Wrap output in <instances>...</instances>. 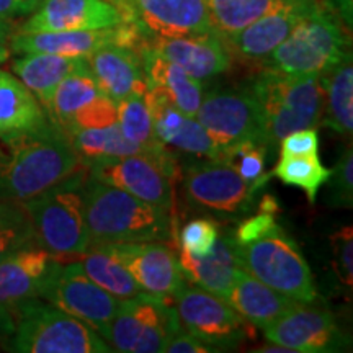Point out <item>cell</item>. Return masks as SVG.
<instances>
[{
	"label": "cell",
	"mask_w": 353,
	"mask_h": 353,
	"mask_svg": "<svg viewBox=\"0 0 353 353\" xmlns=\"http://www.w3.org/2000/svg\"><path fill=\"white\" fill-rule=\"evenodd\" d=\"M131 273L145 294L174 303L183 290L185 276L174 247L165 242H123L99 245Z\"/></svg>",
	"instance_id": "cell-16"
},
{
	"label": "cell",
	"mask_w": 353,
	"mask_h": 353,
	"mask_svg": "<svg viewBox=\"0 0 353 353\" xmlns=\"http://www.w3.org/2000/svg\"><path fill=\"white\" fill-rule=\"evenodd\" d=\"M85 57H68L46 52H25L12 63L13 76L23 82L46 112L57 85L77 68Z\"/></svg>",
	"instance_id": "cell-27"
},
{
	"label": "cell",
	"mask_w": 353,
	"mask_h": 353,
	"mask_svg": "<svg viewBox=\"0 0 353 353\" xmlns=\"http://www.w3.org/2000/svg\"><path fill=\"white\" fill-rule=\"evenodd\" d=\"M103 92L100 90L94 74L83 59L56 88L46 114L56 125L64 128L83 107Z\"/></svg>",
	"instance_id": "cell-31"
},
{
	"label": "cell",
	"mask_w": 353,
	"mask_h": 353,
	"mask_svg": "<svg viewBox=\"0 0 353 353\" xmlns=\"http://www.w3.org/2000/svg\"><path fill=\"white\" fill-rule=\"evenodd\" d=\"M39 298L85 322L101 334L120 311L123 301L95 285L82 270L81 262L63 263L56 260L44 281Z\"/></svg>",
	"instance_id": "cell-10"
},
{
	"label": "cell",
	"mask_w": 353,
	"mask_h": 353,
	"mask_svg": "<svg viewBox=\"0 0 353 353\" xmlns=\"http://www.w3.org/2000/svg\"><path fill=\"white\" fill-rule=\"evenodd\" d=\"M278 145L280 156H314L319 154V136L316 128H304L286 134Z\"/></svg>",
	"instance_id": "cell-43"
},
{
	"label": "cell",
	"mask_w": 353,
	"mask_h": 353,
	"mask_svg": "<svg viewBox=\"0 0 353 353\" xmlns=\"http://www.w3.org/2000/svg\"><path fill=\"white\" fill-rule=\"evenodd\" d=\"M234 250L242 270L272 290L296 303L311 304L317 299L309 263L296 241L278 224L249 244H236L234 241Z\"/></svg>",
	"instance_id": "cell-7"
},
{
	"label": "cell",
	"mask_w": 353,
	"mask_h": 353,
	"mask_svg": "<svg viewBox=\"0 0 353 353\" xmlns=\"http://www.w3.org/2000/svg\"><path fill=\"white\" fill-rule=\"evenodd\" d=\"M144 34L134 25L125 23L113 28L81 30V32H50V33H21L10 38V50L17 54L25 52H46L68 57H87L101 46L117 43L139 50Z\"/></svg>",
	"instance_id": "cell-17"
},
{
	"label": "cell",
	"mask_w": 353,
	"mask_h": 353,
	"mask_svg": "<svg viewBox=\"0 0 353 353\" xmlns=\"http://www.w3.org/2000/svg\"><path fill=\"white\" fill-rule=\"evenodd\" d=\"M79 262L85 275L95 285L121 301L136 299L145 294L131 273L103 247H90Z\"/></svg>",
	"instance_id": "cell-32"
},
{
	"label": "cell",
	"mask_w": 353,
	"mask_h": 353,
	"mask_svg": "<svg viewBox=\"0 0 353 353\" xmlns=\"http://www.w3.org/2000/svg\"><path fill=\"white\" fill-rule=\"evenodd\" d=\"M56 259L39 245L19 250L0 263V303L17 304L28 298H39L44 281Z\"/></svg>",
	"instance_id": "cell-24"
},
{
	"label": "cell",
	"mask_w": 353,
	"mask_h": 353,
	"mask_svg": "<svg viewBox=\"0 0 353 353\" xmlns=\"http://www.w3.org/2000/svg\"><path fill=\"white\" fill-rule=\"evenodd\" d=\"M15 314L8 350L20 353H110L113 352L85 322L51 303L28 298L12 304Z\"/></svg>",
	"instance_id": "cell-6"
},
{
	"label": "cell",
	"mask_w": 353,
	"mask_h": 353,
	"mask_svg": "<svg viewBox=\"0 0 353 353\" xmlns=\"http://www.w3.org/2000/svg\"><path fill=\"white\" fill-rule=\"evenodd\" d=\"M280 182L298 187L311 205H314L319 190L327 183L332 169L321 162L319 154L314 156H280V161L272 172Z\"/></svg>",
	"instance_id": "cell-35"
},
{
	"label": "cell",
	"mask_w": 353,
	"mask_h": 353,
	"mask_svg": "<svg viewBox=\"0 0 353 353\" xmlns=\"http://www.w3.org/2000/svg\"><path fill=\"white\" fill-rule=\"evenodd\" d=\"M278 213H280V205H278L276 198L268 195V193L263 195L259 203L257 213L245 218L232 232L236 244H249V242H254L265 236L270 229L276 226Z\"/></svg>",
	"instance_id": "cell-38"
},
{
	"label": "cell",
	"mask_w": 353,
	"mask_h": 353,
	"mask_svg": "<svg viewBox=\"0 0 353 353\" xmlns=\"http://www.w3.org/2000/svg\"><path fill=\"white\" fill-rule=\"evenodd\" d=\"M348 51L352 50L347 26L327 2L319 0L260 65L290 76H321Z\"/></svg>",
	"instance_id": "cell-5"
},
{
	"label": "cell",
	"mask_w": 353,
	"mask_h": 353,
	"mask_svg": "<svg viewBox=\"0 0 353 353\" xmlns=\"http://www.w3.org/2000/svg\"><path fill=\"white\" fill-rule=\"evenodd\" d=\"M247 88L260 107L265 144L270 152L290 132L319 126L325 105L319 74L290 76L262 68Z\"/></svg>",
	"instance_id": "cell-3"
},
{
	"label": "cell",
	"mask_w": 353,
	"mask_h": 353,
	"mask_svg": "<svg viewBox=\"0 0 353 353\" xmlns=\"http://www.w3.org/2000/svg\"><path fill=\"white\" fill-rule=\"evenodd\" d=\"M270 154V149L263 143L247 139L219 149L216 161H221L223 164L231 167L249 185L250 190L257 193L270 179L265 172L267 157Z\"/></svg>",
	"instance_id": "cell-36"
},
{
	"label": "cell",
	"mask_w": 353,
	"mask_h": 353,
	"mask_svg": "<svg viewBox=\"0 0 353 353\" xmlns=\"http://www.w3.org/2000/svg\"><path fill=\"white\" fill-rule=\"evenodd\" d=\"M174 304L182 327L213 352L236 350L255 337L252 324L237 314L223 298L198 286L188 288L185 285Z\"/></svg>",
	"instance_id": "cell-9"
},
{
	"label": "cell",
	"mask_w": 353,
	"mask_h": 353,
	"mask_svg": "<svg viewBox=\"0 0 353 353\" xmlns=\"http://www.w3.org/2000/svg\"><path fill=\"white\" fill-rule=\"evenodd\" d=\"M30 245H38L30 221L15 226L0 228V263Z\"/></svg>",
	"instance_id": "cell-42"
},
{
	"label": "cell",
	"mask_w": 353,
	"mask_h": 353,
	"mask_svg": "<svg viewBox=\"0 0 353 353\" xmlns=\"http://www.w3.org/2000/svg\"><path fill=\"white\" fill-rule=\"evenodd\" d=\"M265 339L293 353H332L350 350V341L325 307L298 303L262 329Z\"/></svg>",
	"instance_id": "cell-15"
},
{
	"label": "cell",
	"mask_w": 353,
	"mask_h": 353,
	"mask_svg": "<svg viewBox=\"0 0 353 353\" xmlns=\"http://www.w3.org/2000/svg\"><path fill=\"white\" fill-rule=\"evenodd\" d=\"M15 332V314L13 307L0 303V347L7 348L12 335Z\"/></svg>",
	"instance_id": "cell-47"
},
{
	"label": "cell",
	"mask_w": 353,
	"mask_h": 353,
	"mask_svg": "<svg viewBox=\"0 0 353 353\" xmlns=\"http://www.w3.org/2000/svg\"><path fill=\"white\" fill-rule=\"evenodd\" d=\"M332 267L343 286H353V228L343 226L330 236Z\"/></svg>",
	"instance_id": "cell-41"
},
{
	"label": "cell",
	"mask_w": 353,
	"mask_h": 353,
	"mask_svg": "<svg viewBox=\"0 0 353 353\" xmlns=\"http://www.w3.org/2000/svg\"><path fill=\"white\" fill-rule=\"evenodd\" d=\"M179 263L185 280L224 299L236 280L237 272L241 270L234 250V234L228 228L221 226L219 237L210 254L192 257L180 250Z\"/></svg>",
	"instance_id": "cell-23"
},
{
	"label": "cell",
	"mask_w": 353,
	"mask_h": 353,
	"mask_svg": "<svg viewBox=\"0 0 353 353\" xmlns=\"http://www.w3.org/2000/svg\"><path fill=\"white\" fill-rule=\"evenodd\" d=\"M144 97L152 118L154 132L162 144L187 156L218 159L219 149L211 141L205 128L196 118L180 112L164 88L148 87Z\"/></svg>",
	"instance_id": "cell-20"
},
{
	"label": "cell",
	"mask_w": 353,
	"mask_h": 353,
	"mask_svg": "<svg viewBox=\"0 0 353 353\" xmlns=\"http://www.w3.org/2000/svg\"><path fill=\"white\" fill-rule=\"evenodd\" d=\"M221 232V224L214 218H195L190 219L180 229L179 242L180 250L192 255V257H203L210 254L218 241Z\"/></svg>",
	"instance_id": "cell-37"
},
{
	"label": "cell",
	"mask_w": 353,
	"mask_h": 353,
	"mask_svg": "<svg viewBox=\"0 0 353 353\" xmlns=\"http://www.w3.org/2000/svg\"><path fill=\"white\" fill-rule=\"evenodd\" d=\"M0 200H3V198H2V196H0Z\"/></svg>",
	"instance_id": "cell-52"
},
{
	"label": "cell",
	"mask_w": 353,
	"mask_h": 353,
	"mask_svg": "<svg viewBox=\"0 0 353 353\" xmlns=\"http://www.w3.org/2000/svg\"><path fill=\"white\" fill-rule=\"evenodd\" d=\"M87 167L63 128L46 118L30 130L0 134V196L23 203Z\"/></svg>",
	"instance_id": "cell-1"
},
{
	"label": "cell",
	"mask_w": 353,
	"mask_h": 353,
	"mask_svg": "<svg viewBox=\"0 0 353 353\" xmlns=\"http://www.w3.org/2000/svg\"><path fill=\"white\" fill-rule=\"evenodd\" d=\"M90 247L172 239L169 211L87 175L82 188Z\"/></svg>",
	"instance_id": "cell-2"
},
{
	"label": "cell",
	"mask_w": 353,
	"mask_h": 353,
	"mask_svg": "<svg viewBox=\"0 0 353 353\" xmlns=\"http://www.w3.org/2000/svg\"><path fill=\"white\" fill-rule=\"evenodd\" d=\"M319 0H285L241 32L224 39L229 54L254 64H262L278 44L293 32L294 26L314 8Z\"/></svg>",
	"instance_id": "cell-18"
},
{
	"label": "cell",
	"mask_w": 353,
	"mask_h": 353,
	"mask_svg": "<svg viewBox=\"0 0 353 353\" xmlns=\"http://www.w3.org/2000/svg\"><path fill=\"white\" fill-rule=\"evenodd\" d=\"M87 175L85 169L41 195L20 203L37 244L59 262L82 257L90 249L82 196Z\"/></svg>",
	"instance_id": "cell-4"
},
{
	"label": "cell",
	"mask_w": 353,
	"mask_h": 353,
	"mask_svg": "<svg viewBox=\"0 0 353 353\" xmlns=\"http://www.w3.org/2000/svg\"><path fill=\"white\" fill-rule=\"evenodd\" d=\"M329 6L334 8V12L341 17L343 25L352 30L353 25V0H329Z\"/></svg>",
	"instance_id": "cell-49"
},
{
	"label": "cell",
	"mask_w": 353,
	"mask_h": 353,
	"mask_svg": "<svg viewBox=\"0 0 353 353\" xmlns=\"http://www.w3.org/2000/svg\"><path fill=\"white\" fill-rule=\"evenodd\" d=\"M68 136L74 151L77 152V156L81 157L85 167H88V164L97 161V159L144 154L143 149L130 143L123 136L118 123L105 128H83V130L72 131Z\"/></svg>",
	"instance_id": "cell-33"
},
{
	"label": "cell",
	"mask_w": 353,
	"mask_h": 353,
	"mask_svg": "<svg viewBox=\"0 0 353 353\" xmlns=\"http://www.w3.org/2000/svg\"><path fill=\"white\" fill-rule=\"evenodd\" d=\"M48 114L32 92L13 74L0 69V134L34 128Z\"/></svg>",
	"instance_id": "cell-30"
},
{
	"label": "cell",
	"mask_w": 353,
	"mask_h": 353,
	"mask_svg": "<svg viewBox=\"0 0 353 353\" xmlns=\"http://www.w3.org/2000/svg\"><path fill=\"white\" fill-rule=\"evenodd\" d=\"M254 352L257 353H293L290 348H286L283 345H278V343H272V345H265L262 348H255Z\"/></svg>",
	"instance_id": "cell-50"
},
{
	"label": "cell",
	"mask_w": 353,
	"mask_h": 353,
	"mask_svg": "<svg viewBox=\"0 0 353 353\" xmlns=\"http://www.w3.org/2000/svg\"><path fill=\"white\" fill-rule=\"evenodd\" d=\"M121 23H125L121 12L108 0H39L17 32H81L113 28Z\"/></svg>",
	"instance_id": "cell-19"
},
{
	"label": "cell",
	"mask_w": 353,
	"mask_h": 353,
	"mask_svg": "<svg viewBox=\"0 0 353 353\" xmlns=\"http://www.w3.org/2000/svg\"><path fill=\"white\" fill-rule=\"evenodd\" d=\"M28 223L23 206L17 201L0 200V228Z\"/></svg>",
	"instance_id": "cell-45"
},
{
	"label": "cell",
	"mask_w": 353,
	"mask_h": 353,
	"mask_svg": "<svg viewBox=\"0 0 353 353\" xmlns=\"http://www.w3.org/2000/svg\"><path fill=\"white\" fill-rule=\"evenodd\" d=\"M325 92L324 125L337 134L352 138L353 131V64L352 51L327 72L321 74Z\"/></svg>",
	"instance_id": "cell-29"
},
{
	"label": "cell",
	"mask_w": 353,
	"mask_h": 353,
	"mask_svg": "<svg viewBox=\"0 0 353 353\" xmlns=\"http://www.w3.org/2000/svg\"><path fill=\"white\" fill-rule=\"evenodd\" d=\"M285 0H206L211 26L226 39Z\"/></svg>",
	"instance_id": "cell-34"
},
{
	"label": "cell",
	"mask_w": 353,
	"mask_h": 353,
	"mask_svg": "<svg viewBox=\"0 0 353 353\" xmlns=\"http://www.w3.org/2000/svg\"><path fill=\"white\" fill-rule=\"evenodd\" d=\"M118 118L117 101L105 94H100L94 101L83 107L74 118L65 125L63 130L65 134L72 131L83 130V128H105L114 125Z\"/></svg>",
	"instance_id": "cell-40"
},
{
	"label": "cell",
	"mask_w": 353,
	"mask_h": 353,
	"mask_svg": "<svg viewBox=\"0 0 353 353\" xmlns=\"http://www.w3.org/2000/svg\"><path fill=\"white\" fill-rule=\"evenodd\" d=\"M25 2H28V3H39V0H25Z\"/></svg>",
	"instance_id": "cell-51"
},
{
	"label": "cell",
	"mask_w": 353,
	"mask_h": 353,
	"mask_svg": "<svg viewBox=\"0 0 353 353\" xmlns=\"http://www.w3.org/2000/svg\"><path fill=\"white\" fill-rule=\"evenodd\" d=\"M144 37L179 38L214 32L206 0H108Z\"/></svg>",
	"instance_id": "cell-13"
},
{
	"label": "cell",
	"mask_w": 353,
	"mask_h": 353,
	"mask_svg": "<svg viewBox=\"0 0 353 353\" xmlns=\"http://www.w3.org/2000/svg\"><path fill=\"white\" fill-rule=\"evenodd\" d=\"M138 51L148 87L164 88L180 112L187 117L196 118L203 100V83L185 72L180 65L157 54L144 43Z\"/></svg>",
	"instance_id": "cell-26"
},
{
	"label": "cell",
	"mask_w": 353,
	"mask_h": 353,
	"mask_svg": "<svg viewBox=\"0 0 353 353\" xmlns=\"http://www.w3.org/2000/svg\"><path fill=\"white\" fill-rule=\"evenodd\" d=\"M165 353H211L213 350L208 345H205L201 341H198L195 335L187 332L183 327L175 332L167 341L164 345Z\"/></svg>",
	"instance_id": "cell-44"
},
{
	"label": "cell",
	"mask_w": 353,
	"mask_h": 353,
	"mask_svg": "<svg viewBox=\"0 0 353 353\" xmlns=\"http://www.w3.org/2000/svg\"><path fill=\"white\" fill-rule=\"evenodd\" d=\"M100 90L118 101L132 94H145L148 83L139 51L125 44H107L85 57Z\"/></svg>",
	"instance_id": "cell-22"
},
{
	"label": "cell",
	"mask_w": 353,
	"mask_h": 353,
	"mask_svg": "<svg viewBox=\"0 0 353 353\" xmlns=\"http://www.w3.org/2000/svg\"><path fill=\"white\" fill-rule=\"evenodd\" d=\"M182 329L172 304L149 294L123 301L100 337L121 353H159L167 341Z\"/></svg>",
	"instance_id": "cell-8"
},
{
	"label": "cell",
	"mask_w": 353,
	"mask_h": 353,
	"mask_svg": "<svg viewBox=\"0 0 353 353\" xmlns=\"http://www.w3.org/2000/svg\"><path fill=\"white\" fill-rule=\"evenodd\" d=\"M143 43L201 83L224 74L231 65L226 43L216 32L179 38L144 37Z\"/></svg>",
	"instance_id": "cell-21"
},
{
	"label": "cell",
	"mask_w": 353,
	"mask_h": 353,
	"mask_svg": "<svg viewBox=\"0 0 353 353\" xmlns=\"http://www.w3.org/2000/svg\"><path fill=\"white\" fill-rule=\"evenodd\" d=\"M38 3H28L25 0H0V20L13 21L17 17L32 13Z\"/></svg>",
	"instance_id": "cell-46"
},
{
	"label": "cell",
	"mask_w": 353,
	"mask_h": 353,
	"mask_svg": "<svg viewBox=\"0 0 353 353\" xmlns=\"http://www.w3.org/2000/svg\"><path fill=\"white\" fill-rule=\"evenodd\" d=\"M144 95L145 94H132L118 101L117 123L123 136L130 143L143 149L145 156L156 159L159 164L164 165L167 172L175 179V175L179 174L176 159L169 151V148L157 139Z\"/></svg>",
	"instance_id": "cell-28"
},
{
	"label": "cell",
	"mask_w": 353,
	"mask_h": 353,
	"mask_svg": "<svg viewBox=\"0 0 353 353\" xmlns=\"http://www.w3.org/2000/svg\"><path fill=\"white\" fill-rule=\"evenodd\" d=\"M196 120L218 149L247 139L265 144L262 113L247 87L239 90L216 88L203 95Z\"/></svg>",
	"instance_id": "cell-12"
},
{
	"label": "cell",
	"mask_w": 353,
	"mask_h": 353,
	"mask_svg": "<svg viewBox=\"0 0 353 353\" xmlns=\"http://www.w3.org/2000/svg\"><path fill=\"white\" fill-rule=\"evenodd\" d=\"M229 306L254 327L265 329L273 321L296 306V301L272 290L244 270L237 272L236 280L224 298Z\"/></svg>",
	"instance_id": "cell-25"
},
{
	"label": "cell",
	"mask_w": 353,
	"mask_h": 353,
	"mask_svg": "<svg viewBox=\"0 0 353 353\" xmlns=\"http://www.w3.org/2000/svg\"><path fill=\"white\" fill-rule=\"evenodd\" d=\"M87 170L90 179L125 190L149 205L174 208V176L156 159L144 154L103 157L90 162Z\"/></svg>",
	"instance_id": "cell-14"
},
{
	"label": "cell",
	"mask_w": 353,
	"mask_h": 353,
	"mask_svg": "<svg viewBox=\"0 0 353 353\" xmlns=\"http://www.w3.org/2000/svg\"><path fill=\"white\" fill-rule=\"evenodd\" d=\"M15 33V26L12 21L0 20V64H3L10 57V38Z\"/></svg>",
	"instance_id": "cell-48"
},
{
	"label": "cell",
	"mask_w": 353,
	"mask_h": 353,
	"mask_svg": "<svg viewBox=\"0 0 353 353\" xmlns=\"http://www.w3.org/2000/svg\"><path fill=\"white\" fill-rule=\"evenodd\" d=\"M182 188L188 205L221 218H239L252 210L255 193L231 167L205 159L183 172Z\"/></svg>",
	"instance_id": "cell-11"
},
{
	"label": "cell",
	"mask_w": 353,
	"mask_h": 353,
	"mask_svg": "<svg viewBox=\"0 0 353 353\" xmlns=\"http://www.w3.org/2000/svg\"><path fill=\"white\" fill-rule=\"evenodd\" d=\"M327 205L330 208L350 210L353 206V152L348 145L329 176Z\"/></svg>",
	"instance_id": "cell-39"
}]
</instances>
